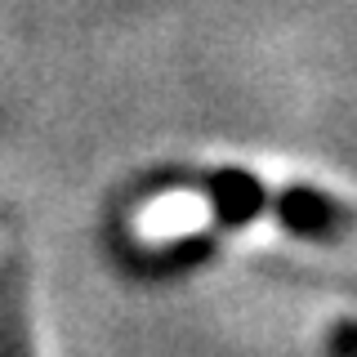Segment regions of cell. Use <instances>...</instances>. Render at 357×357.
<instances>
[{
	"label": "cell",
	"instance_id": "obj_1",
	"mask_svg": "<svg viewBox=\"0 0 357 357\" xmlns=\"http://www.w3.org/2000/svg\"><path fill=\"white\" fill-rule=\"evenodd\" d=\"M0 357H31L27 321H22V304H18L14 277H9L5 268H0Z\"/></svg>",
	"mask_w": 357,
	"mask_h": 357
}]
</instances>
